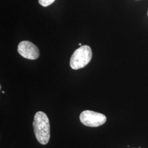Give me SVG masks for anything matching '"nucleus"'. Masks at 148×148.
Instances as JSON below:
<instances>
[{
  "mask_svg": "<svg viewBox=\"0 0 148 148\" xmlns=\"http://www.w3.org/2000/svg\"><path fill=\"white\" fill-rule=\"evenodd\" d=\"M32 125L37 141L42 145L47 144L50 139V124L47 115L42 111L37 112Z\"/></svg>",
  "mask_w": 148,
  "mask_h": 148,
  "instance_id": "1",
  "label": "nucleus"
},
{
  "mask_svg": "<svg viewBox=\"0 0 148 148\" xmlns=\"http://www.w3.org/2000/svg\"><path fill=\"white\" fill-rule=\"evenodd\" d=\"M92 57V51L89 46H81L75 51L70 61V67L74 70L84 68L89 63Z\"/></svg>",
  "mask_w": 148,
  "mask_h": 148,
  "instance_id": "2",
  "label": "nucleus"
},
{
  "mask_svg": "<svg viewBox=\"0 0 148 148\" xmlns=\"http://www.w3.org/2000/svg\"><path fill=\"white\" fill-rule=\"evenodd\" d=\"M79 119L83 125L90 127H99L106 121V117L104 114L91 110L82 111L79 115Z\"/></svg>",
  "mask_w": 148,
  "mask_h": 148,
  "instance_id": "3",
  "label": "nucleus"
},
{
  "mask_svg": "<svg viewBox=\"0 0 148 148\" xmlns=\"http://www.w3.org/2000/svg\"><path fill=\"white\" fill-rule=\"evenodd\" d=\"M18 52L23 57L30 60H35L40 56L37 46L29 41H23L19 43Z\"/></svg>",
  "mask_w": 148,
  "mask_h": 148,
  "instance_id": "4",
  "label": "nucleus"
},
{
  "mask_svg": "<svg viewBox=\"0 0 148 148\" xmlns=\"http://www.w3.org/2000/svg\"><path fill=\"white\" fill-rule=\"evenodd\" d=\"M56 0H38V2L43 7H47L51 5Z\"/></svg>",
  "mask_w": 148,
  "mask_h": 148,
  "instance_id": "5",
  "label": "nucleus"
},
{
  "mask_svg": "<svg viewBox=\"0 0 148 148\" xmlns=\"http://www.w3.org/2000/svg\"><path fill=\"white\" fill-rule=\"evenodd\" d=\"M79 46H82V44H81V43H79Z\"/></svg>",
  "mask_w": 148,
  "mask_h": 148,
  "instance_id": "6",
  "label": "nucleus"
},
{
  "mask_svg": "<svg viewBox=\"0 0 148 148\" xmlns=\"http://www.w3.org/2000/svg\"><path fill=\"white\" fill-rule=\"evenodd\" d=\"M2 93H5V92H4V91H2Z\"/></svg>",
  "mask_w": 148,
  "mask_h": 148,
  "instance_id": "7",
  "label": "nucleus"
},
{
  "mask_svg": "<svg viewBox=\"0 0 148 148\" xmlns=\"http://www.w3.org/2000/svg\"><path fill=\"white\" fill-rule=\"evenodd\" d=\"M139 148H140V147H139Z\"/></svg>",
  "mask_w": 148,
  "mask_h": 148,
  "instance_id": "8",
  "label": "nucleus"
},
{
  "mask_svg": "<svg viewBox=\"0 0 148 148\" xmlns=\"http://www.w3.org/2000/svg\"></svg>",
  "mask_w": 148,
  "mask_h": 148,
  "instance_id": "9",
  "label": "nucleus"
}]
</instances>
